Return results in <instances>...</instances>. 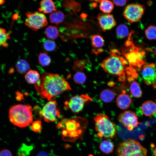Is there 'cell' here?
<instances>
[{"mask_svg": "<svg viewBox=\"0 0 156 156\" xmlns=\"http://www.w3.org/2000/svg\"><path fill=\"white\" fill-rule=\"evenodd\" d=\"M32 108L29 105L19 104L13 105L8 112L10 121L13 125L20 127H26L32 122Z\"/></svg>", "mask_w": 156, "mask_h": 156, "instance_id": "cell-4", "label": "cell"}, {"mask_svg": "<svg viewBox=\"0 0 156 156\" xmlns=\"http://www.w3.org/2000/svg\"><path fill=\"white\" fill-rule=\"evenodd\" d=\"M55 100L49 101L43 107L40 114L47 122L56 121L60 117V113Z\"/></svg>", "mask_w": 156, "mask_h": 156, "instance_id": "cell-11", "label": "cell"}, {"mask_svg": "<svg viewBox=\"0 0 156 156\" xmlns=\"http://www.w3.org/2000/svg\"><path fill=\"white\" fill-rule=\"evenodd\" d=\"M113 1L115 5L118 6H124L126 3L127 0H113Z\"/></svg>", "mask_w": 156, "mask_h": 156, "instance_id": "cell-36", "label": "cell"}, {"mask_svg": "<svg viewBox=\"0 0 156 156\" xmlns=\"http://www.w3.org/2000/svg\"><path fill=\"white\" fill-rule=\"evenodd\" d=\"M117 36L119 38H123L128 36L129 35V30L128 27L124 24H121L116 29Z\"/></svg>", "mask_w": 156, "mask_h": 156, "instance_id": "cell-26", "label": "cell"}, {"mask_svg": "<svg viewBox=\"0 0 156 156\" xmlns=\"http://www.w3.org/2000/svg\"><path fill=\"white\" fill-rule=\"evenodd\" d=\"M25 79L29 84H35L40 79V75L38 71L35 70H30L25 75Z\"/></svg>", "mask_w": 156, "mask_h": 156, "instance_id": "cell-19", "label": "cell"}, {"mask_svg": "<svg viewBox=\"0 0 156 156\" xmlns=\"http://www.w3.org/2000/svg\"><path fill=\"white\" fill-rule=\"evenodd\" d=\"M95 129L98 136L106 138H113L117 130L115 124L106 115L99 113L94 117Z\"/></svg>", "mask_w": 156, "mask_h": 156, "instance_id": "cell-5", "label": "cell"}, {"mask_svg": "<svg viewBox=\"0 0 156 156\" xmlns=\"http://www.w3.org/2000/svg\"><path fill=\"white\" fill-rule=\"evenodd\" d=\"M88 123V120L85 118L77 117L70 119H62L57 127L62 129V133L64 138L73 141L82 135Z\"/></svg>", "mask_w": 156, "mask_h": 156, "instance_id": "cell-3", "label": "cell"}, {"mask_svg": "<svg viewBox=\"0 0 156 156\" xmlns=\"http://www.w3.org/2000/svg\"><path fill=\"white\" fill-rule=\"evenodd\" d=\"M49 18L51 23L57 25L63 21L65 18V16L62 12L56 11L50 15Z\"/></svg>", "mask_w": 156, "mask_h": 156, "instance_id": "cell-21", "label": "cell"}, {"mask_svg": "<svg viewBox=\"0 0 156 156\" xmlns=\"http://www.w3.org/2000/svg\"><path fill=\"white\" fill-rule=\"evenodd\" d=\"M15 67L17 71L21 74L25 73L30 69L29 63L25 60L22 59L19 60L17 61Z\"/></svg>", "mask_w": 156, "mask_h": 156, "instance_id": "cell-20", "label": "cell"}, {"mask_svg": "<svg viewBox=\"0 0 156 156\" xmlns=\"http://www.w3.org/2000/svg\"><path fill=\"white\" fill-rule=\"evenodd\" d=\"M92 101L91 97L87 95H76L65 102V107L66 109H69L73 113L77 114L83 110L86 103Z\"/></svg>", "mask_w": 156, "mask_h": 156, "instance_id": "cell-10", "label": "cell"}, {"mask_svg": "<svg viewBox=\"0 0 156 156\" xmlns=\"http://www.w3.org/2000/svg\"><path fill=\"white\" fill-rule=\"evenodd\" d=\"M118 120L129 131H132L142 123L138 121L135 113L131 110L126 111L118 116Z\"/></svg>", "mask_w": 156, "mask_h": 156, "instance_id": "cell-12", "label": "cell"}, {"mask_svg": "<svg viewBox=\"0 0 156 156\" xmlns=\"http://www.w3.org/2000/svg\"><path fill=\"white\" fill-rule=\"evenodd\" d=\"M115 94L114 91L110 89H105L100 93V97L101 99L105 103H109L114 99Z\"/></svg>", "mask_w": 156, "mask_h": 156, "instance_id": "cell-18", "label": "cell"}, {"mask_svg": "<svg viewBox=\"0 0 156 156\" xmlns=\"http://www.w3.org/2000/svg\"><path fill=\"white\" fill-rule=\"evenodd\" d=\"M18 17V16L17 14H14L13 16V18L14 19H17Z\"/></svg>", "mask_w": 156, "mask_h": 156, "instance_id": "cell-39", "label": "cell"}, {"mask_svg": "<svg viewBox=\"0 0 156 156\" xmlns=\"http://www.w3.org/2000/svg\"><path fill=\"white\" fill-rule=\"evenodd\" d=\"M5 2V1L0 0V5L3 4Z\"/></svg>", "mask_w": 156, "mask_h": 156, "instance_id": "cell-41", "label": "cell"}, {"mask_svg": "<svg viewBox=\"0 0 156 156\" xmlns=\"http://www.w3.org/2000/svg\"><path fill=\"white\" fill-rule=\"evenodd\" d=\"M43 46L45 50L47 51H54L56 48V44L53 41L47 40L43 43Z\"/></svg>", "mask_w": 156, "mask_h": 156, "instance_id": "cell-32", "label": "cell"}, {"mask_svg": "<svg viewBox=\"0 0 156 156\" xmlns=\"http://www.w3.org/2000/svg\"><path fill=\"white\" fill-rule=\"evenodd\" d=\"M31 129L32 131L36 132H38L41 129V122L37 120L33 122L31 125Z\"/></svg>", "mask_w": 156, "mask_h": 156, "instance_id": "cell-34", "label": "cell"}, {"mask_svg": "<svg viewBox=\"0 0 156 156\" xmlns=\"http://www.w3.org/2000/svg\"><path fill=\"white\" fill-rule=\"evenodd\" d=\"M142 79L147 85L154 84L156 83V66L152 63L143 66L142 71Z\"/></svg>", "mask_w": 156, "mask_h": 156, "instance_id": "cell-13", "label": "cell"}, {"mask_svg": "<svg viewBox=\"0 0 156 156\" xmlns=\"http://www.w3.org/2000/svg\"><path fill=\"white\" fill-rule=\"evenodd\" d=\"M141 110L144 115L152 116L156 113V104L151 101H146L142 104Z\"/></svg>", "mask_w": 156, "mask_h": 156, "instance_id": "cell-16", "label": "cell"}, {"mask_svg": "<svg viewBox=\"0 0 156 156\" xmlns=\"http://www.w3.org/2000/svg\"><path fill=\"white\" fill-rule=\"evenodd\" d=\"M16 99L20 101L22 99V94L19 92H17L16 93Z\"/></svg>", "mask_w": 156, "mask_h": 156, "instance_id": "cell-38", "label": "cell"}, {"mask_svg": "<svg viewBox=\"0 0 156 156\" xmlns=\"http://www.w3.org/2000/svg\"><path fill=\"white\" fill-rule=\"evenodd\" d=\"M91 44L92 46L95 48H100L102 47L104 41L103 37L99 34L93 35L91 38Z\"/></svg>", "mask_w": 156, "mask_h": 156, "instance_id": "cell-27", "label": "cell"}, {"mask_svg": "<svg viewBox=\"0 0 156 156\" xmlns=\"http://www.w3.org/2000/svg\"><path fill=\"white\" fill-rule=\"evenodd\" d=\"M37 156H50L48 154L45 152H41L39 153Z\"/></svg>", "mask_w": 156, "mask_h": 156, "instance_id": "cell-37", "label": "cell"}, {"mask_svg": "<svg viewBox=\"0 0 156 156\" xmlns=\"http://www.w3.org/2000/svg\"><path fill=\"white\" fill-rule=\"evenodd\" d=\"M57 10L55 5L53 1L51 0H44L40 3V7L38 10L40 12L47 14Z\"/></svg>", "mask_w": 156, "mask_h": 156, "instance_id": "cell-17", "label": "cell"}, {"mask_svg": "<svg viewBox=\"0 0 156 156\" xmlns=\"http://www.w3.org/2000/svg\"><path fill=\"white\" fill-rule=\"evenodd\" d=\"M73 79L76 83L82 84L85 82L86 77L83 73L80 71H78L74 75Z\"/></svg>", "mask_w": 156, "mask_h": 156, "instance_id": "cell-31", "label": "cell"}, {"mask_svg": "<svg viewBox=\"0 0 156 156\" xmlns=\"http://www.w3.org/2000/svg\"><path fill=\"white\" fill-rule=\"evenodd\" d=\"M131 44V46L126 44L127 48H124L122 51L121 54L123 55L125 59L129 64L130 67H138L140 68L144 62L142 60L144 53L139 51L138 48H135L133 45Z\"/></svg>", "mask_w": 156, "mask_h": 156, "instance_id": "cell-7", "label": "cell"}, {"mask_svg": "<svg viewBox=\"0 0 156 156\" xmlns=\"http://www.w3.org/2000/svg\"><path fill=\"white\" fill-rule=\"evenodd\" d=\"M38 63L44 66L49 65L51 61V59L48 54L45 53H40L38 56Z\"/></svg>", "mask_w": 156, "mask_h": 156, "instance_id": "cell-29", "label": "cell"}, {"mask_svg": "<svg viewBox=\"0 0 156 156\" xmlns=\"http://www.w3.org/2000/svg\"><path fill=\"white\" fill-rule=\"evenodd\" d=\"M31 148L23 144L18 151V156H28Z\"/></svg>", "mask_w": 156, "mask_h": 156, "instance_id": "cell-33", "label": "cell"}, {"mask_svg": "<svg viewBox=\"0 0 156 156\" xmlns=\"http://www.w3.org/2000/svg\"><path fill=\"white\" fill-rule=\"evenodd\" d=\"M114 144L112 141L106 140L102 141L99 146V148L101 151L106 154L112 153L114 150Z\"/></svg>", "mask_w": 156, "mask_h": 156, "instance_id": "cell-22", "label": "cell"}, {"mask_svg": "<svg viewBox=\"0 0 156 156\" xmlns=\"http://www.w3.org/2000/svg\"><path fill=\"white\" fill-rule=\"evenodd\" d=\"M116 102L117 106L120 109L125 110L129 107L132 103V100L126 91L123 90L117 96Z\"/></svg>", "mask_w": 156, "mask_h": 156, "instance_id": "cell-15", "label": "cell"}, {"mask_svg": "<svg viewBox=\"0 0 156 156\" xmlns=\"http://www.w3.org/2000/svg\"><path fill=\"white\" fill-rule=\"evenodd\" d=\"M97 19L102 30L104 31L111 29L116 24L113 16L109 14L100 13L97 17Z\"/></svg>", "mask_w": 156, "mask_h": 156, "instance_id": "cell-14", "label": "cell"}, {"mask_svg": "<svg viewBox=\"0 0 156 156\" xmlns=\"http://www.w3.org/2000/svg\"><path fill=\"white\" fill-rule=\"evenodd\" d=\"M0 156H12V154L9 150L3 149L0 151Z\"/></svg>", "mask_w": 156, "mask_h": 156, "instance_id": "cell-35", "label": "cell"}, {"mask_svg": "<svg viewBox=\"0 0 156 156\" xmlns=\"http://www.w3.org/2000/svg\"><path fill=\"white\" fill-rule=\"evenodd\" d=\"M153 153L154 156H156V147L154 148Z\"/></svg>", "mask_w": 156, "mask_h": 156, "instance_id": "cell-40", "label": "cell"}, {"mask_svg": "<svg viewBox=\"0 0 156 156\" xmlns=\"http://www.w3.org/2000/svg\"><path fill=\"white\" fill-rule=\"evenodd\" d=\"M45 32L47 37L52 40L56 39L59 35L58 30L54 26H48L45 29Z\"/></svg>", "mask_w": 156, "mask_h": 156, "instance_id": "cell-25", "label": "cell"}, {"mask_svg": "<svg viewBox=\"0 0 156 156\" xmlns=\"http://www.w3.org/2000/svg\"><path fill=\"white\" fill-rule=\"evenodd\" d=\"M128 62L120 55L116 49H112L109 56L103 60L101 64L105 72L111 75L117 77L119 81L123 82L126 79V73L128 67Z\"/></svg>", "mask_w": 156, "mask_h": 156, "instance_id": "cell-2", "label": "cell"}, {"mask_svg": "<svg viewBox=\"0 0 156 156\" xmlns=\"http://www.w3.org/2000/svg\"><path fill=\"white\" fill-rule=\"evenodd\" d=\"M100 10L104 13L109 14L112 12L114 8V5L111 1H99Z\"/></svg>", "mask_w": 156, "mask_h": 156, "instance_id": "cell-23", "label": "cell"}, {"mask_svg": "<svg viewBox=\"0 0 156 156\" xmlns=\"http://www.w3.org/2000/svg\"><path fill=\"white\" fill-rule=\"evenodd\" d=\"M144 6L140 3H131L127 5L123 12L125 18L130 23L140 21L145 10Z\"/></svg>", "mask_w": 156, "mask_h": 156, "instance_id": "cell-9", "label": "cell"}, {"mask_svg": "<svg viewBox=\"0 0 156 156\" xmlns=\"http://www.w3.org/2000/svg\"><path fill=\"white\" fill-rule=\"evenodd\" d=\"M116 153L117 156H146L147 150L136 140L128 139L120 143Z\"/></svg>", "mask_w": 156, "mask_h": 156, "instance_id": "cell-6", "label": "cell"}, {"mask_svg": "<svg viewBox=\"0 0 156 156\" xmlns=\"http://www.w3.org/2000/svg\"><path fill=\"white\" fill-rule=\"evenodd\" d=\"M34 87L40 97L48 101L63 92L71 90L69 84L63 77L57 74L44 72Z\"/></svg>", "mask_w": 156, "mask_h": 156, "instance_id": "cell-1", "label": "cell"}, {"mask_svg": "<svg viewBox=\"0 0 156 156\" xmlns=\"http://www.w3.org/2000/svg\"><path fill=\"white\" fill-rule=\"evenodd\" d=\"M25 22V25L33 31L38 29L46 26L48 23L44 15L40 12H27Z\"/></svg>", "mask_w": 156, "mask_h": 156, "instance_id": "cell-8", "label": "cell"}, {"mask_svg": "<svg viewBox=\"0 0 156 156\" xmlns=\"http://www.w3.org/2000/svg\"><path fill=\"white\" fill-rule=\"evenodd\" d=\"M154 52H155V55H156V47H155V48Z\"/></svg>", "mask_w": 156, "mask_h": 156, "instance_id": "cell-42", "label": "cell"}, {"mask_svg": "<svg viewBox=\"0 0 156 156\" xmlns=\"http://www.w3.org/2000/svg\"><path fill=\"white\" fill-rule=\"evenodd\" d=\"M10 38L9 33H7L5 29L0 27V47H7L8 44L6 42Z\"/></svg>", "mask_w": 156, "mask_h": 156, "instance_id": "cell-28", "label": "cell"}, {"mask_svg": "<svg viewBox=\"0 0 156 156\" xmlns=\"http://www.w3.org/2000/svg\"><path fill=\"white\" fill-rule=\"evenodd\" d=\"M145 34L147 38L150 40L156 39V27L151 25L146 29Z\"/></svg>", "mask_w": 156, "mask_h": 156, "instance_id": "cell-30", "label": "cell"}, {"mask_svg": "<svg viewBox=\"0 0 156 156\" xmlns=\"http://www.w3.org/2000/svg\"><path fill=\"white\" fill-rule=\"evenodd\" d=\"M130 90L131 94L135 97H140L142 94V92L139 83L135 81H133L130 86Z\"/></svg>", "mask_w": 156, "mask_h": 156, "instance_id": "cell-24", "label": "cell"}]
</instances>
